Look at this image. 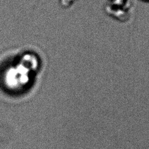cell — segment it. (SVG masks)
Listing matches in <instances>:
<instances>
[]
</instances>
